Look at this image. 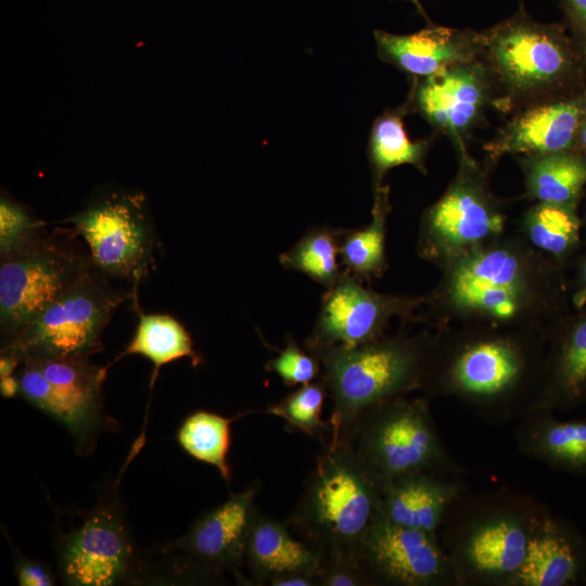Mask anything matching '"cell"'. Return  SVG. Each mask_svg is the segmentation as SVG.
I'll return each instance as SVG.
<instances>
[{"instance_id": "cell-1", "label": "cell", "mask_w": 586, "mask_h": 586, "mask_svg": "<svg viewBox=\"0 0 586 586\" xmlns=\"http://www.w3.org/2000/svg\"><path fill=\"white\" fill-rule=\"evenodd\" d=\"M481 56L497 89L495 110L524 107L572 95L586 87V54L564 23H539L521 8L480 31Z\"/></svg>"}, {"instance_id": "cell-2", "label": "cell", "mask_w": 586, "mask_h": 586, "mask_svg": "<svg viewBox=\"0 0 586 586\" xmlns=\"http://www.w3.org/2000/svg\"><path fill=\"white\" fill-rule=\"evenodd\" d=\"M545 508L528 495L505 489L461 494L437 531L460 586H511Z\"/></svg>"}, {"instance_id": "cell-3", "label": "cell", "mask_w": 586, "mask_h": 586, "mask_svg": "<svg viewBox=\"0 0 586 586\" xmlns=\"http://www.w3.org/2000/svg\"><path fill=\"white\" fill-rule=\"evenodd\" d=\"M383 488L348 442L330 435L286 520L319 552L354 550L382 515Z\"/></svg>"}, {"instance_id": "cell-4", "label": "cell", "mask_w": 586, "mask_h": 586, "mask_svg": "<svg viewBox=\"0 0 586 586\" xmlns=\"http://www.w3.org/2000/svg\"><path fill=\"white\" fill-rule=\"evenodd\" d=\"M340 437L382 488L413 472L458 477L464 473L445 448L424 398L400 395L377 403Z\"/></svg>"}, {"instance_id": "cell-5", "label": "cell", "mask_w": 586, "mask_h": 586, "mask_svg": "<svg viewBox=\"0 0 586 586\" xmlns=\"http://www.w3.org/2000/svg\"><path fill=\"white\" fill-rule=\"evenodd\" d=\"M320 360L332 400V435L343 436L368 407L421 387L426 349L406 339L309 351Z\"/></svg>"}, {"instance_id": "cell-6", "label": "cell", "mask_w": 586, "mask_h": 586, "mask_svg": "<svg viewBox=\"0 0 586 586\" xmlns=\"http://www.w3.org/2000/svg\"><path fill=\"white\" fill-rule=\"evenodd\" d=\"M64 221L82 238L95 268L132 285V301L138 305V285L149 275L156 244L145 194L133 188L101 186Z\"/></svg>"}, {"instance_id": "cell-7", "label": "cell", "mask_w": 586, "mask_h": 586, "mask_svg": "<svg viewBox=\"0 0 586 586\" xmlns=\"http://www.w3.org/2000/svg\"><path fill=\"white\" fill-rule=\"evenodd\" d=\"M76 238L71 228L44 231L0 257L1 348L93 266L89 251Z\"/></svg>"}, {"instance_id": "cell-8", "label": "cell", "mask_w": 586, "mask_h": 586, "mask_svg": "<svg viewBox=\"0 0 586 586\" xmlns=\"http://www.w3.org/2000/svg\"><path fill=\"white\" fill-rule=\"evenodd\" d=\"M94 265L44 307L1 352L24 358H90L103 349L102 335L132 291L113 285Z\"/></svg>"}, {"instance_id": "cell-9", "label": "cell", "mask_w": 586, "mask_h": 586, "mask_svg": "<svg viewBox=\"0 0 586 586\" xmlns=\"http://www.w3.org/2000/svg\"><path fill=\"white\" fill-rule=\"evenodd\" d=\"M107 369L90 358H29L16 377L23 397L63 423L85 454L102 430L116 425L103 413Z\"/></svg>"}, {"instance_id": "cell-10", "label": "cell", "mask_w": 586, "mask_h": 586, "mask_svg": "<svg viewBox=\"0 0 586 586\" xmlns=\"http://www.w3.org/2000/svg\"><path fill=\"white\" fill-rule=\"evenodd\" d=\"M526 372L524 353L506 340H484L463 346L449 359L440 393L453 394L492 424L519 419L532 408L521 395Z\"/></svg>"}, {"instance_id": "cell-11", "label": "cell", "mask_w": 586, "mask_h": 586, "mask_svg": "<svg viewBox=\"0 0 586 586\" xmlns=\"http://www.w3.org/2000/svg\"><path fill=\"white\" fill-rule=\"evenodd\" d=\"M405 104L419 114L435 135L448 138L458 152L495 109L497 89L486 64L476 60L413 78Z\"/></svg>"}, {"instance_id": "cell-12", "label": "cell", "mask_w": 586, "mask_h": 586, "mask_svg": "<svg viewBox=\"0 0 586 586\" xmlns=\"http://www.w3.org/2000/svg\"><path fill=\"white\" fill-rule=\"evenodd\" d=\"M368 586H460L436 535L381 515L354 550Z\"/></svg>"}, {"instance_id": "cell-13", "label": "cell", "mask_w": 586, "mask_h": 586, "mask_svg": "<svg viewBox=\"0 0 586 586\" xmlns=\"http://www.w3.org/2000/svg\"><path fill=\"white\" fill-rule=\"evenodd\" d=\"M58 562L67 585L110 586L135 579L139 558L117 504H98L80 525L63 534Z\"/></svg>"}, {"instance_id": "cell-14", "label": "cell", "mask_w": 586, "mask_h": 586, "mask_svg": "<svg viewBox=\"0 0 586 586\" xmlns=\"http://www.w3.org/2000/svg\"><path fill=\"white\" fill-rule=\"evenodd\" d=\"M260 488L252 482L242 492L200 517L189 532L173 542L165 551L178 552L181 572L212 581L221 573L238 571L244 564L246 544Z\"/></svg>"}, {"instance_id": "cell-15", "label": "cell", "mask_w": 586, "mask_h": 586, "mask_svg": "<svg viewBox=\"0 0 586 586\" xmlns=\"http://www.w3.org/2000/svg\"><path fill=\"white\" fill-rule=\"evenodd\" d=\"M409 301L379 294L345 272L326 289L307 351L354 347L380 337L391 316L405 311Z\"/></svg>"}, {"instance_id": "cell-16", "label": "cell", "mask_w": 586, "mask_h": 586, "mask_svg": "<svg viewBox=\"0 0 586 586\" xmlns=\"http://www.w3.org/2000/svg\"><path fill=\"white\" fill-rule=\"evenodd\" d=\"M585 115L586 87L572 95L540 102L511 114L484 150L492 160L506 154L577 150V132Z\"/></svg>"}, {"instance_id": "cell-17", "label": "cell", "mask_w": 586, "mask_h": 586, "mask_svg": "<svg viewBox=\"0 0 586 586\" xmlns=\"http://www.w3.org/2000/svg\"><path fill=\"white\" fill-rule=\"evenodd\" d=\"M459 154L458 177L425 215L429 234L457 247L477 243L504 227V218L486 192L474 161L467 150Z\"/></svg>"}, {"instance_id": "cell-18", "label": "cell", "mask_w": 586, "mask_h": 586, "mask_svg": "<svg viewBox=\"0 0 586 586\" xmlns=\"http://www.w3.org/2000/svg\"><path fill=\"white\" fill-rule=\"evenodd\" d=\"M373 36L378 56L410 79L428 77L481 56L480 31L440 26L431 21L412 34L398 35L377 29Z\"/></svg>"}, {"instance_id": "cell-19", "label": "cell", "mask_w": 586, "mask_h": 586, "mask_svg": "<svg viewBox=\"0 0 586 586\" xmlns=\"http://www.w3.org/2000/svg\"><path fill=\"white\" fill-rule=\"evenodd\" d=\"M586 583V542L571 523L545 508L538 515L523 563L511 586H572Z\"/></svg>"}, {"instance_id": "cell-20", "label": "cell", "mask_w": 586, "mask_h": 586, "mask_svg": "<svg viewBox=\"0 0 586 586\" xmlns=\"http://www.w3.org/2000/svg\"><path fill=\"white\" fill-rule=\"evenodd\" d=\"M462 477L413 472L383 488L382 515L398 525L437 536L451 504L462 494Z\"/></svg>"}, {"instance_id": "cell-21", "label": "cell", "mask_w": 586, "mask_h": 586, "mask_svg": "<svg viewBox=\"0 0 586 586\" xmlns=\"http://www.w3.org/2000/svg\"><path fill=\"white\" fill-rule=\"evenodd\" d=\"M518 449L552 470L586 475V421H562L553 411L530 409L514 429Z\"/></svg>"}, {"instance_id": "cell-22", "label": "cell", "mask_w": 586, "mask_h": 586, "mask_svg": "<svg viewBox=\"0 0 586 586\" xmlns=\"http://www.w3.org/2000/svg\"><path fill=\"white\" fill-rule=\"evenodd\" d=\"M320 556L315 548L295 539L288 521L255 511L250 531L244 564L254 585H269L286 574L317 575Z\"/></svg>"}, {"instance_id": "cell-23", "label": "cell", "mask_w": 586, "mask_h": 586, "mask_svg": "<svg viewBox=\"0 0 586 586\" xmlns=\"http://www.w3.org/2000/svg\"><path fill=\"white\" fill-rule=\"evenodd\" d=\"M528 194L543 203L576 205L586 187V155L578 150L522 158Z\"/></svg>"}, {"instance_id": "cell-24", "label": "cell", "mask_w": 586, "mask_h": 586, "mask_svg": "<svg viewBox=\"0 0 586 586\" xmlns=\"http://www.w3.org/2000/svg\"><path fill=\"white\" fill-rule=\"evenodd\" d=\"M586 399V317L560 343L545 386L532 409L566 411Z\"/></svg>"}, {"instance_id": "cell-25", "label": "cell", "mask_w": 586, "mask_h": 586, "mask_svg": "<svg viewBox=\"0 0 586 586\" xmlns=\"http://www.w3.org/2000/svg\"><path fill=\"white\" fill-rule=\"evenodd\" d=\"M408 113L404 102L396 109L384 111L372 124L368 157L374 190L382 186L385 174L393 167L408 164L425 173L424 162L432 140L409 138L404 124Z\"/></svg>"}, {"instance_id": "cell-26", "label": "cell", "mask_w": 586, "mask_h": 586, "mask_svg": "<svg viewBox=\"0 0 586 586\" xmlns=\"http://www.w3.org/2000/svg\"><path fill=\"white\" fill-rule=\"evenodd\" d=\"M138 326L131 342L118 358L127 355H141L152 361L154 369L150 381L152 388L158 370L176 359L188 357L192 366L198 367L202 358L194 351L193 342L187 329L173 316L164 314H143L139 306Z\"/></svg>"}, {"instance_id": "cell-27", "label": "cell", "mask_w": 586, "mask_h": 586, "mask_svg": "<svg viewBox=\"0 0 586 586\" xmlns=\"http://www.w3.org/2000/svg\"><path fill=\"white\" fill-rule=\"evenodd\" d=\"M388 188L374 190L371 222L358 229H342L340 260L345 272L360 282L378 277L385 268V218Z\"/></svg>"}, {"instance_id": "cell-28", "label": "cell", "mask_w": 586, "mask_h": 586, "mask_svg": "<svg viewBox=\"0 0 586 586\" xmlns=\"http://www.w3.org/2000/svg\"><path fill=\"white\" fill-rule=\"evenodd\" d=\"M341 232L339 228L315 226L279 255V263L283 268L302 272L329 289L344 273L340 260Z\"/></svg>"}, {"instance_id": "cell-29", "label": "cell", "mask_w": 586, "mask_h": 586, "mask_svg": "<svg viewBox=\"0 0 586 586\" xmlns=\"http://www.w3.org/2000/svg\"><path fill=\"white\" fill-rule=\"evenodd\" d=\"M242 412L227 418L215 412L198 410L188 416L177 433L182 449L194 459L215 467L221 477L230 482V468L227 455L230 447V424L239 417L251 413Z\"/></svg>"}, {"instance_id": "cell-30", "label": "cell", "mask_w": 586, "mask_h": 586, "mask_svg": "<svg viewBox=\"0 0 586 586\" xmlns=\"http://www.w3.org/2000/svg\"><path fill=\"white\" fill-rule=\"evenodd\" d=\"M328 396L324 381L319 378L285 395L277 404L267 407V412L281 418L290 432H301L316 440L324 441L331 435L330 420H322V408Z\"/></svg>"}, {"instance_id": "cell-31", "label": "cell", "mask_w": 586, "mask_h": 586, "mask_svg": "<svg viewBox=\"0 0 586 586\" xmlns=\"http://www.w3.org/2000/svg\"><path fill=\"white\" fill-rule=\"evenodd\" d=\"M576 205L539 202L528 215L527 228L532 242L548 253L564 255L577 242L579 219Z\"/></svg>"}, {"instance_id": "cell-32", "label": "cell", "mask_w": 586, "mask_h": 586, "mask_svg": "<svg viewBox=\"0 0 586 586\" xmlns=\"http://www.w3.org/2000/svg\"><path fill=\"white\" fill-rule=\"evenodd\" d=\"M521 278V265L514 255L505 250H492L460 264L451 282L519 290Z\"/></svg>"}, {"instance_id": "cell-33", "label": "cell", "mask_w": 586, "mask_h": 586, "mask_svg": "<svg viewBox=\"0 0 586 586\" xmlns=\"http://www.w3.org/2000/svg\"><path fill=\"white\" fill-rule=\"evenodd\" d=\"M44 222L7 190L0 194V257L9 255L44 232Z\"/></svg>"}, {"instance_id": "cell-34", "label": "cell", "mask_w": 586, "mask_h": 586, "mask_svg": "<svg viewBox=\"0 0 586 586\" xmlns=\"http://www.w3.org/2000/svg\"><path fill=\"white\" fill-rule=\"evenodd\" d=\"M517 289L451 282V293L460 305L508 319L517 311Z\"/></svg>"}, {"instance_id": "cell-35", "label": "cell", "mask_w": 586, "mask_h": 586, "mask_svg": "<svg viewBox=\"0 0 586 586\" xmlns=\"http://www.w3.org/2000/svg\"><path fill=\"white\" fill-rule=\"evenodd\" d=\"M265 370L277 374L291 387L313 382L322 373L317 356L305 347H300L292 336L286 339L285 347L266 362Z\"/></svg>"}, {"instance_id": "cell-36", "label": "cell", "mask_w": 586, "mask_h": 586, "mask_svg": "<svg viewBox=\"0 0 586 586\" xmlns=\"http://www.w3.org/2000/svg\"><path fill=\"white\" fill-rule=\"evenodd\" d=\"M319 556L317 586H368L353 553L326 551Z\"/></svg>"}, {"instance_id": "cell-37", "label": "cell", "mask_w": 586, "mask_h": 586, "mask_svg": "<svg viewBox=\"0 0 586 586\" xmlns=\"http://www.w3.org/2000/svg\"><path fill=\"white\" fill-rule=\"evenodd\" d=\"M564 25L586 54V0H560Z\"/></svg>"}, {"instance_id": "cell-38", "label": "cell", "mask_w": 586, "mask_h": 586, "mask_svg": "<svg viewBox=\"0 0 586 586\" xmlns=\"http://www.w3.org/2000/svg\"><path fill=\"white\" fill-rule=\"evenodd\" d=\"M15 574L18 585L22 586H51L55 584L50 568L39 561L17 556Z\"/></svg>"}, {"instance_id": "cell-39", "label": "cell", "mask_w": 586, "mask_h": 586, "mask_svg": "<svg viewBox=\"0 0 586 586\" xmlns=\"http://www.w3.org/2000/svg\"><path fill=\"white\" fill-rule=\"evenodd\" d=\"M270 586H317L316 576L309 574H286L273 578Z\"/></svg>"}, {"instance_id": "cell-40", "label": "cell", "mask_w": 586, "mask_h": 586, "mask_svg": "<svg viewBox=\"0 0 586 586\" xmlns=\"http://www.w3.org/2000/svg\"><path fill=\"white\" fill-rule=\"evenodd\" d=\"M574 301L575 304L579 307L586 303V262L582 268L581 288L577 291Z\"/></svg>"}, {"instance_id": "cell-41", "label": "cell", "mask_w": 586, "mask_h": 586, "mask_svg": "<svg viewBox=\"0 0 586 586\" xmlns=\"http://www.w3.org/2000/svg\"><path fill=\"white\" fill-rule=\"evenodd\" d=\"M576 149L586 155V115L584 116L578 128Z\"/></svg>"}, {"instance_id": "cell-42", "label": "cell", "mask_w": 586, "mask_h": 586, "mask_svg": "<svg viewBox=\"0 0 586 586\" xmlns=\"http://www.w3.org/2000/svg\"><path fill=\"white\" fill-rule=\"evenodd\" d=\"M410 2L417 10L419 14H421L428 22H430L428 14L425 13L424 8L422 7L421 2L419 0H405Z\"/></svg>"}]
</instances>
